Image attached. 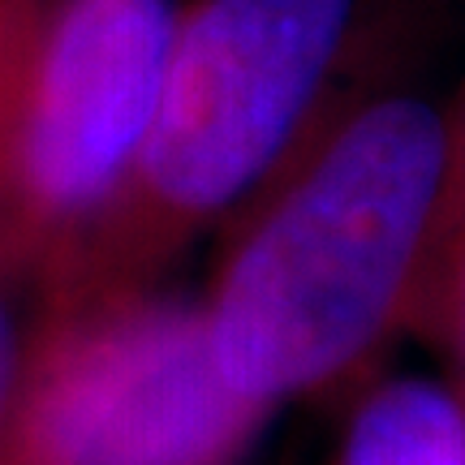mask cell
<instances>
[{
	"mask_svg": "<svg viewBox=\"0 0 465 465\" xmlns=\"http://www.w3.org/2000/svg\"><path fill=\"white\" fill-rule=\"evenodd\" d=\"M44 306H48L44 281L35 272H26V267H14L0 259V427L9 418L35 328L44 319Z\"/></svg>",
	"mask_w": 465,
	"mask_h": 465,
	"instance_id": "obj_6",
	"label": "cell"
},
{
	"mask_svg": "<svg viewBox=\"0 0 465 465\" xmlns=\"http://www.w3.org/2000/svg\"><path fill=\"white\" fill-rule=\"evenodd\" d=\"M362 0H199L182 9L160 100L113 212L48 284L69 302L147 284L306 147Z\"/></svg>",
	"mask_w": 465,
	"mask_h": 465,
	"instance_id": "obj_2",
	"label": "cell"
},
{
	"mask_svg": "<svg viewBox=\"0 0 465 465\" xmlns=\"http://www.w3.org/2000/svg\"><path fill=\"white\" fill-rule=\"evenodd\" d=\"M341 465H465V410L427 380L383 383L349 422Z\"/></svg>",
	"mask_w": 465,
	"mask_h": 465,
	"instance_id": "obj_5",
	"label": "cell"
},
{
	"mask_svg": "<svg viewBox=\"0 0 465 465\" xmlns=\"http://www.w3.org/2000/svg\"><path fill=\"white\" fill-rule=\"evenodd\" d=\"M449 177V121L410 91L306 138L203 302L224 380L272 410L362 366L410 298Z\"/></svg>",
	"mask_w": 465,
	"mask_h": 465,
	"instance_id": "obj_1",
	"label": "cell"
},
{
	"mask_svg": "<svg viewBox=\"0 0 465 465\" xmlns=\"http://www.w3.org/2000/svg\"><path fill=\"white\" fill-rule=\"evenodd\" d=\"M177 0H0V259L48 284L130 182Z\"/></svg>",
	"mask_w": 465,
	"mask_h": 465,
	"instance_id": "obj_3",
	"label": "cell"
},
{
	"mask_svg": "<svg viewBox=\"0 0 465 465\" xmlns=\"http://www.w3.org/2000/svg\"><path fill=\"white\" fill-rule=\"evenodd\" d=\"M457 341H461V362H465V272H461V289H457Z\"/></svg>",
	"mask_w": 465,
	"mask_h": 465,
	"instance_id": "obj_7",
	"label": "cell"
},
{
	"mask_svg": "<svg viewBox=\"0 0 465 465\" xmlns=\"http://www.w3.org/2000/svg\"><path fill=\"white\" fill-rule=\"evenodd\" d=\"M263 418L216 366L199 302L108 289L44 306L0 465H232Z\"/></svg>",
	"mask_w": 465,
	"mask_h": 465,
	"instance_id": "obj_4",
	"label": "cell"
}]
</instances>
